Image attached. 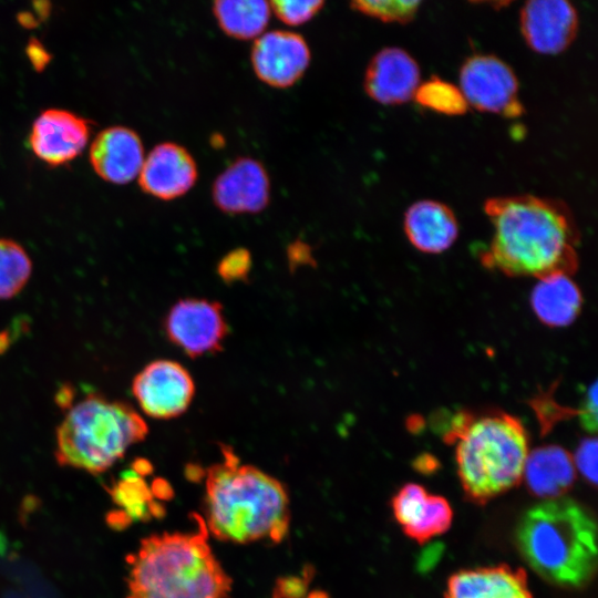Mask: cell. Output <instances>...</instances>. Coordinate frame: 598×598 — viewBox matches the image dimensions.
Wrapping results in <instances>:
<instances>
[{
    "mask_svg": "<svg viewBox=\"0 0 598 598\" xmlns=\"http://www.w3.org/2000/svg\"><path fill=\"white\" fill-rule=\"evenodd\" d=\"M192 516L195 532L150 535L127 556L126 598H229L233 579L213 553L204 518Z\"/></svg>",
    "mask_w": 598,
    "mask_h": 598,
    "instance_id": "3",
    "label": "cell"
},
{
    "mask_svg": "<svg viewBox=\"0 0 598 598\" xmlns=\"http://www.w3.org/2000/svg\"><path fill=\"white\" fill-rule=\"evenodd\" d=\"M404 231L409 241L420 251L440 254L456 240L458 224L447 205L433 199H422L406 209Z\"/></svg>",
    "mask_w": 598,
    "mask_h": 598,
    "instance_id": "19",
    "label": "cell"
},
{
    "mask_svg": "<svg viewBox=\"0 0 598 598\" xmlns=\"http://www.w3.org/2000/svg\"><path fill=\"white\" fill-rule=\"evenodd\" d=\"M151 493L155 497L166 501L174 497V491L171 484L164 478H156L153 482Z\"/></svg>",
    "mask_w": 598,
    "mask_h": 598,
    "instance_id": "33",
    "label": "cell"
},
{
    "mask_svg": "<svg viewBox=\"0 0 598 598\" xmlns=\"http://www.w3.org/2000/svg\"><path fill=\"white\" fill-rule=\"evenodd\" d=\"M305 598H330V596L323 590H313L307 594Z\"/></svg>",
    "mask_w": 598,
    "mask_h": 598,
    "instance_id": "37",
    "label": "cell"
},
{
    "mask_svg": "<svg viewBox=\"0 0 598 598\" xmlns=\"http://www.w3.org/2000/svg\"><path fill=\"white\" fill-rule=\"evenodd\" d=\"M184 474L188 481L198 483L206 476V471L196 463H188L185 466Z\"/></svg>",
    "mask_w": 598,
    "mask_h": 598,
    "instance_id": "34",
    "label": "cell"
},
{
    "mask_svg": "<svg viewBox=\"0 0 598 598\" xmlns=\"http://www.w3.org/2000/svg\"><path fill=\"white\" fill-rule=\"evenodd\" d=\"M287 256L290 268L315 265L311 247L301 240H296L288 246Z\"/></svg>",
    "mask_w": 598,
    "mask_h": 598,
    "instance_id": "32",
    "label": "cell"
},
{
    "mask_svg": "<svg viewBox=\"0 0 598 598\" xmlns=\"http://www.w3.org/2000/svg\"><path fill=\"white\" fill-rule=\"evenodd\" d=\"M252 267L250 251L246 248H235L227 252L217 265V274L226 283L246 281Z\"/></svg>",
    "mask_w": 598,
    "mask_h": 598,
    "instance_id": "28",
    "label": "cell"
},
{
    "mask_svg": "<svg viewBox=\"0 0 598 598\" xmlns=\"http://www.w3.org/2000/svg\"><path fill=\"white\" fill-rule=\"evenodd\" d=\"M523 478L528 491L546 499L563 496L574 484L573 455L558 445L540 446L528 453Z\"/></svg>",
    "mask_w": 598,
    "mask_h": 598,
    "instance_id": "20",
    "label": "cell"
},
{
    "mask_svg": "<svg viewBox=\"0 0 598 598\" xmlns=\"http://www.w3.org/2000/svg\"><path fill=\"white\" fill-rule=\"evenodd\" d=\"M395 519L403 532L419 544L445 533L453 518L448 502L430 494L422 485L409 483L392 498Z\"/></svg>",
    "mask_w": 598,
    "mask_h": 598,
    "instance_id": "17",
    "label": "cell"
},
{
    "mask_svg": "<svg viewBox=\"0 0 598 598\" xmlns=\"http://www.w3.org/2000/svg\"><path fill=\"white\" fill-rule=\"evenodd\" d=\"M167 339L190 358L221 350L228 333L223 307L202 298L181 299L164 320Z\"/></svg>",
    "mask_w": 598,
    "mask_h": 598,
    "instance_id": "8",
    "label": "cell"
},
{
    "mask_svg": "<svg viewBox=\"0 0 598 598\" xmlns=\"http://www.w3.org/2000/svg\"><path fill=\"white\" fill-rule=\"evenodd\" d=\"M28 54L31 61L38 64L39 68H42V63H45L48 59L47 52L42 49V47L33 43H30Z\"/></svg>",
    "mask_w": 598,
    "mask_h": 598,
    "instance_id": "35",
    "label": "cell"
},
{
    "mask_svg": "<svg viewBox=\"0 0 598 598\" xmlns=\"http://www.w3.org/2000/svg\"><path fill=\"white\" fill-rule=\"evenodd\" d=\"M313 576V567L307 566L301 576L278 577L272 590V598H305Z\"/></svg>",
    "mask_w": 598,
    "mask_h": 598,
    "instance_id": "30",
    "label": "cell"
},
{
    "mask_svg": "<svg viewBox=\"0 0 598 598\" xmlns=\"http://www.w3.org/2000/svg\"><path fill=\"white\" fill-rule=\"evenodd\" d=\"M89 157L101 178L117 185L137 177L145 158L140 135L122 125L101 131L91 143Z\"/></svg>",
    "mask_w": 598,
    "mask_h": 598,
    "instance_id": "16",
    "label": "cell"
},
{
    "mask_svg": "<svg viewBox=\"0 0 598 598\" xmlns=\"http://www.w3.org/2000/svg\"><path fill=\"white\" fill-rule=\"evenodd\" d=\"M484 212L494 229L481 255L486 267L537 279L576 271L580 234L561 200L529 194L492 197Z\"/></svg>",
    "mask_w": 598,
    "mask_h": 598,
    "instance_id": "1",
    "label": "cell"
},
{
    "mask_svg": "<svg viewBox=\"0 0 598 598\" xmlns=\"http://www.w3.org/2000/svg\"><path fill=\"white\" fill-rule=\"evenodd\" d=\"M579 408L577 415L580 425L586 431L595 434L597 431V382L588 386Z\"/></svg>",
    "mask_w": 598,
    "mask_h": 598,
    "instance_id": "31",
    "label": "cell"
},
{
    "mask_svg": "<svg viewBox=\"0 0 598 598\" xmlns=\"http://www.w3.org/2000/svg\"><path fill=\"white\" fill-rule=\"evenodd\" d=\"M444 598H533L524 569L508 565L461 570L453 574Z\"/></svg>",
    "mask_w": 598,
    "mask_h": 598,
    "instance_id": "18",
    "label": "cell"
},
{
    "mask_svg": "<svg viewBox=\"0 0 598 598\" xmlns=\"http://www.w3.org/2000/svg\"><path fill=\"white\" fill-rule=\"evenodd\" d=\"M133 470L137 475H148L153 472V466L150 461L145 458H137L133 463Z\"/></svg>",
    "mask_w": 598,
    "mask_h": 598,
    "instance_id": "36",
    "label": "cell"
},
{
    "mask_svg": "<svg viewBox=\"0 0 598 598\" xmlns=\"http://www.w3.org/2000/svg\"><path fill=\"white\" fill-rule=\"evenodd\" d=\"M420 1H353L352 10L383 22L408 23L414 19Z\"/></svg>",
    "mask_w": 598,
    "mask_h": 598,
    "instance_id": "26",
    "label": "cell"
},
{
    "mask_svg": "<svg viewBox=\"0 0 598 598\" xmlns=\"http://www.w3.org/2000/svg\"><path fill=\"white\" fill-rule=\"evenodd\" d=\"M530 306L544 324L560 328L578 317L582 296L569 275L555 274L538 279L530 293Z\"/></svg>",
    "mask_w": 598,
    "mask_h": 598,
    "instance_id": "21",
    "label": "cell"
},
{
    "mask_svg": "<svg viewBox=\"0 0 598 598\" xmlns=\"http://www.w3.org/2000/svg\"><path fill=\"white\" fill-rule=\"evenodd\" d=\"M597 445L595 436L585 437L578 444L573 456L575 468L594 486L597 483Z\"/></svg>",
    "mask_w": 598,
    "mask_h": 598,
    "instance_id": "29",
    "label": "cell"
},
{
    "mask_svg": "<svg viewBox=\"0 0 598 598\" xmlns=\"http://www.w3.org/2000/svg\"><path fill=\"white\" fill-rule=\"evenodd\" d=\"M311 51L306 39L293 31L272 30L258 37L250 62L256 76L276 89L295 85L306 73Z\"/></svg>",
    "mask_w": 598,
    "mask_h": 598,
    "instance_id": "10",
    "label": "cell"
},
{
    "mask_svg": "<svg viewBox=\"0 0 598 598\" xmlns=\"http://www.w3.org/2000/svg\"><path fill=\"white\" fill-rule=\"evenodd\" d=\"M132 392L147 416L168 420L188 409L195 383L181 363L161 359L148 363L134 377Z\"/></svg>",
    "mask_w": 598,
    "mask_h": 598,
    "instance_id": "9",
    "label": "cell"
},
{
    "mask_svg": "<svg viewBox=\"0 0 598 598\" xmlns=\"http://www.w3.org/2000/svg\"><path fill=\"white\" fill-rule=\"evenodd\" d=\"M271 12L285 24L289 27H299L313 19L323 8V1H271Z\"/></svg>",
    "mask_w": 598,
    "mask_h": 598,
    "instance_id": "27",
    "label": "cell"
},
{
    "mask_svg": "<svg viewBox=\"0 0 598 598\" xmlns=\"http://www.w3.org/2000/svg\"><path fill=\"white\" fill-rule=\"evenodd\" d=\"M413 99L421 106L444 115H462L468 110L460 87L439 76L421 82Z\"/></svg>",
    "mask_w": 598,
    "mask_h": 598,
    "instance_id": "24",
    "label": "cell"
},
{
    "mask_svg": "<svg viewBox=\"0 0 598 598\" xmlns=\"http://www.w3.org/2000/svg\"><path fill=\"white\" fill-rule=\"evenodd\" d=\"M148 433L128 403L91 393L68 408L56 429L55 458L61 466L103 473Z\"/></svg>",
    "mask_w": 598,
    "mask_h": 598,
    "instance_id": "6",
    "label": "cell"
},
{
    "mask_svg": "<svg viewBox=\"0 0 598 598\" xmlns=\"http://www.w3.org/2000/svg\"><path fill=\"white\" fill-rule=\"evenodd\" d=\"M32 274V261L14 240L0 238V300L16 297Z\"/></svg>",
    "mask_w": 598,
    "mask_h": 598,
    "instance_id": "23",
    "label": "cell"
},
{
    "mask_svg": "<svg viewBox=\"0 0 598 598\" xmlns=\"http://www.w3.org/2000/svg\"><path fill=\"white\" fill-rule=\"evenodd\" d=\"M270 179L256 158L243 156L231 162L214 181L212 198L228 215L257 214L270 202Z\"/></svg>",
    "mask_w": 598,
    "mask_h": 598,
    "instance_id": "11",
    "label": "cell"
},
{
    "mask_svg": "<svg viewBox=\"0 0 598 598\" xmlns=\"http://www.w3.org/2000/svg\"><path fill=\"white\" fill-rule=\"evenodd\" d=\"M444 439L456 442L457 474L472 502L485 504L523 480L528 434L505 412H462L453 416Z\"/></svg>",
    "mask_w": 598,
    "mask_h": 598,
    "instance_id": "5",
    "label": "cell"
},
{
    "mask_svg": "<svg viewBox=\"0 0 598 598\" xmlns=\"http://www.w3.org/2000/svg\"><path fill=\"white\" fill-rule=\"evenodd\" d=\"M137 177L144 193L162 200H172L194 187L198 168L186 147L174 142H163L150 151Z\"/></svg>",
    "mask_w": 598,
    "mask_h": 598,
    "instance_id": "14",
    "label": "cell"
},
{
    "mask_svg": "<svg viewBox=\"0 0 598 598\" xmlns=\"http://www.w3.org/2000/svg\"><path fill=\"white\" fill-rule=\"evenodd\" d=\"M597 528L592 516L570 498L545 499L522 517L519 553L539 576L554 585L580 588L595 576Z\"/></svg>",
    "mask_w": 598,
    "mask_h": 598,
    "instance_id": "4",
    "label": "cell"
},
{
    "mask_svg": "<svg viewBox=\"0 0 598 598\" xmlns=\"http://www.w3.org/2000/svg\"><path fill=\"white\" fill-rule=\"evenodd\" d=\"M519 23L527 45L540 54H558L574 41L578 14L566 0H533L520 9Z\"/></svg>",
    "mask_w": 598,
    "mask_h": 598,
    "instance_id": "13",
    "label": "cell"
},
{
    "mask_svg": "<svg viewBox=\"0 0 598 598\" xmlns=\"http://www.w3.org/2000/svg\"><path fill=\"white\" fill-rule=\"evenodd\" d=\"M212 10L220 30L237 40H256L266 32L271 17L265 0H217Z\"/></svg>",
    "mask_w": 598,
    "mask_h": 598,
    "instance_id": "22",
    "label": "cell"
},
{
    "mask_svg": "<svg viewBox=\"0 0 598 598\" xmlns=\"http://www.w3.org/2000/svg\"><path fill=\"white\" fill-rule=\"evenodd\" d=\"M91 122L62 109H47L33 121L30 146L33 153L49 165L71 162L86 146Z\"/></svg>",
    "mask_w": 598,
    "mask_h": 598,
    "instance_id": "12",
    "label": "cell"
},
{
    "mask_svg": "<svg viewBox=\"0 0 598 598\" xmlns=\"http://www.w3.org/2000/svg\"><path fill=\"white\" fill-rule=\"evenodd\" d=\"M460 90L468 106L481 112L517 117L524 107L514 71L493 54H474L460 69Z\"/></svg>",
    "mask_w": 598,
    "mask_h": 598,
    "instance_id": "7",
    "label": "cell"
},
{
    "mask_svg": "<svg viewBox=\"0 0 598 598\" xmlns=\"http://www.w3.org/2000/svg\"><path fill=\"white\" fill-rule=\"evenodd\" d=\"M115 487L114 497L118 504L127 507V516L143 520L148 519L153 495L135 472H127Z\"/></svg>",
    "mask_w": 598,
    "mask_h": 598,
    "instance_id": "25",
    "label": "cell"
},
{
    "mask_svg": "<svg viewBox=\"0 0 598 598\" xmlns=\"http://www.w3.org/2000/svg\"><path fill=\"white\" fill-rule=\"evenodd\" d=\"M8 346V337H6V333H0V352L6 350V347Z\"/></svg>",
    "mask_w": 598,
    "mask_h": 598,
    "instance_id": "38",
    "label": "cell"
},
{
    "mask_svg": "<svg viewBox=\"0 0 598 598\" xmlns=\"http://www.w3.org/2000/svg\"><path fill=\"white\" fill-rule=\"evenodd\" d=\"M421 84L420 68L409 52L388 47L370 60L363 78L369 97L382 105H399L414 97Z\"/></svg>",
    "mask_w": 598,
    "mask_h": 598,
    "instance_id": "15",
    "label": "cell"
},
{
    "mask_svg": "<svg viewBox=\"0 0 598 598\" xmlns=\"http://www.w3.org/2000/svg\"><path fill=\"white\" fill-rule=\"evenodd\" d=\"M224 462L206 471L204 508L206 527L215 538L249 544L274 543L287 535L289 497L277 478L252 465H239L235 453L223 447Z\"/></svg>",
    "mask_w": 598,
    "mask_h": 598,
    "instance_id": "2",
    "label": "cell"
}]
</instances>
